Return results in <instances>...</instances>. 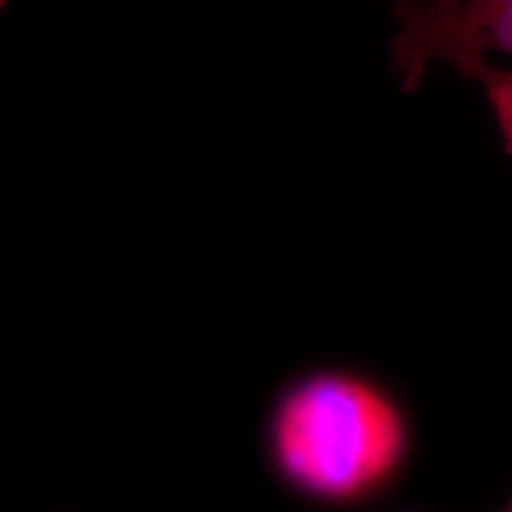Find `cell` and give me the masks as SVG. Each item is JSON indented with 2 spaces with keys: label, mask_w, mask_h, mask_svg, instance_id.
<instances>
[{
  "label": "cell",
  "mask_w": 512,
  "mask_h": 512,
  "mask_svg": "<svg viewBox=\"0 0 512 512\" xmlns=\"http://www.w3.org/2000/svg\"><path fill=\"white\" fill-rule=\"evenodd\" d=\"M410 442L403 406L365 374L321 368L294 380L268 421L275 465L296 490L348 505L397 475Z\"/></svg>",
  "instance_id": "cell-1"
},
{
  "label": "cell",
  "mask_w": 512,
  "mask_h": 512,
  "mask_svg": "<svg viewBox=\"0 0 512 512\" xmlns=\"http://www.w3.org/2000/svg\"><path fill=\"white\" fill-rule=\"evenodd\" d=\"M393 18L389 55L404 92H416L435 61L465 74L486 54L512 55V0L399 2Z\"/></svg>",
  "instance_id": "cell-2"
},
{
  "label": "cell",
  "mask_w": 512,
  "mask_h": 512,
  "mask_svg": "<svg viewBox=\"0 0 512 512\" xmlns=\"http://www.w3.org/2000/svg\"><path fill=\"white\" fill-rule=\"evenodd\" d=\"M463 76L478 80L494 112L503 145L512 158V69H503L488 59L471 65Z\"/></svg>",
  "instance_id": "cell-3"
},
{
  "label": "cell",
  "mask_w": 512,
  "mask_h": 512,
  "mask_svg": "<svg viewBox=\"0 0 512 512\" xmlns=\"http://www.w3.org/2000/svg\"><path fill=\"white\" fill-rule=\"evenodd\" d=\"M499 512H512V495H511V499H509V503H507V505H505V509H503V511H499Z\"/></svg>",
  "instance_id": "cell-4"
}]
</instances>
